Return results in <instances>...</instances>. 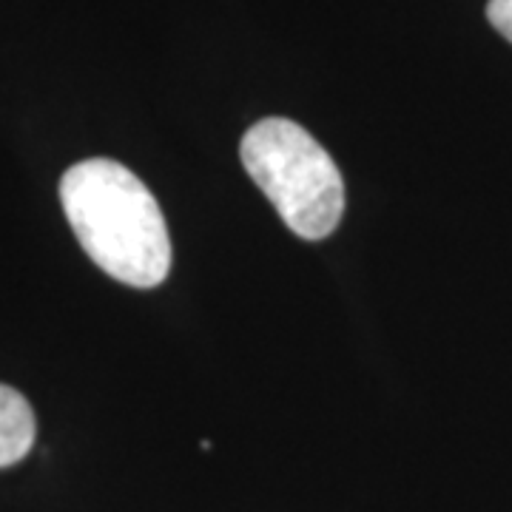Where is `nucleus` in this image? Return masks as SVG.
Returning a JSON list of instances; mask_svg holds the SVG:
<instances>
[{
	"mask_svg": "<svg viewBox=\"0 0 512 512\" xmlns=\"http://www.w3.org/2000/svg\"><path fill=\"white\" fill-rule=\"evenodd\" d=\"M487 18L512 43V0H490L487 3Z\"/></svg>",
	"mask_w": 512,
	"mask_h": 512,
	"instance_id": "obj_4",
	"label": "nucleus"
},
{
	"mask_svg": "<svg viewBox=\"0 0 512 512\" xmlns=\"http://www.w3.org/2000/svg\"><path fill=\"white\" fill-rule=\"evenodd\" d=\"M35 413L26 396L0 384V467H12L29 456L35 444Z\"/></svg>",
	"mask_w": 512,
	"mask_h": 512,
	"instance_id": "obj_3",
	"label": "nucleus"
},
{
	"mask_svg": "<svg viewBox=\"0 0 512 512\" xmlns=\"http://www.w3.org/2000/svg\"><path fill=\"white\" fill-rule=\"evenodd\" d=\"M239 157L279 217L302 239H325L345 214V183L319 140L285 117H265L242 137Z\"/></svg>",
	"mask_w": 512,
	"mask_h": 512,
	"instance_id": "obj_2",
	"label": "nucleus"
},
{
	"mask_svg": "<svg viewBox=\"0 0 512 512\" xmlns=\"http://www.w3.org/2000/svg\"><path fill=\"white\" fill-rule=\"evenodd\" d=\"M74 237L94 265L131 288H154L171 271V239L154 194L126 165L94 157L60 180Z\"/></svg>",
	"mask_w": 512,
	"mask_h": 512,
	"instance_id": "obj_1",
	"label": "nucleus"
}]
</instances>
